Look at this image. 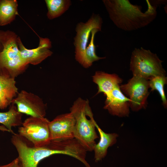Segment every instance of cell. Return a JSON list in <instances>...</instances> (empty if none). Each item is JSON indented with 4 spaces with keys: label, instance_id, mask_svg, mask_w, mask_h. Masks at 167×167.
<instances>
[{
    "label": "cell",
    "instance_id": "1",
    "mask_svg": "<svg viewBox=\"0 0 167 167\" xmlns=\"http://www.w3.org/2000/svg\"><path fill=\"white\" fill-rule=\"evenodd\" d=\"M11 140L18 152V158L21 167H37L41 160L55 154H65L75 158L79 152L77 143L74 139L51 140L47 144L37 147L15 133Z\"/></svg>",
    "mask_w": 167,
    "mask_h": 167
},
{
    "label": "cell",
    "instance_id": "2",
    "mask_svg": "<svg viewBox=\"0 0 167 167\" xmlns=\"http://www.w3.org/2000/svg\"><path fill=\"white\" fill-rule=\"evenodd\" d=\"M148 9L143 12L141 6L128 0H103L102 2L113 24L119 29L131 31L143 28L156 18V7L147 0Z\"/></svg>",
    "mask_w": 167,
    "mask_h": 167
},
{
    "label": "cell",
    "instance_id": "3",
    "mask_svg": "<svg viewBox=\"0 0 167 167\" xmlns=\"http://www.w3.org/2000/svg\"><path fill=\"white\" fill-rule=\"evenodd\" d=\"M19 38L13 31L0 30V75L15 79L28 67L20 55Z\"/></svg>",
    "mask_w": 167,
    "mask_h": 167
},
{
    "label": "cell",
    "instance_id": "4",
    "mask_svg": "<svg viewBox=\"0 0 167 167\" xmlns=\"http://www.w3.org/2000/svg\"><path fill=\"white\" fill-rule=\"evenodd\" d=\"M75 121L74 138L87 151H93L98 138L93 115L88 100L79 98L70 109Z\"/></svg>",
    "mask_w": 167,
    "mask_h": 167
},
{
    "label": "cell",
    "instance_id": "5",
    "mask_svg": "<svg viewBox=\"0 0 167 167\" xmlns=\"http://www.w3.org/2000/svg\"><path fill=\"white\" fill-rule=\"evenodd\" d=\"M162 62L156 54L150 50L142 47L135 48L131 54L130 69L133 76L149 80L157 76L166 75Z\"/></svg>",
    "mask_w": 167,
    "mask_h": 167
},
{
    "label": "cell",
    "instance_id": "6",
    "mask_svg": "<svg viewBox=\"0 0 167 167\" xmlns=\"http://www.w3.org/2000/svg\"><path fill=\"white\" fill-rule=\"evenodd\" d=\"M49 122L45 117L30 116L26 119L19 128L18 134L36 147L43 146L51 140Z\"/></svg>",
    "mask_w": 167,
    "mask_h": 167
},
{
    "label": "cell",
    "instance_id": "7",
    "mask_svg": "<svg viewBox=\"0 0 167 167\" xmlns=\"http://www.w3.org/2000/svg\"><path fill=\"white\" fill-rule=\"evenodd\" d=\"M120 89L130 100V108L135 111L145 108L149 92L148 80L133 76L128 83L120 86Z\"/></svg>",
    "mask_w": 167,
    "mask_h": 167
},
{
    "label": "cell",
    "instance_id": "8",
    "mask_svg": "<svg viewBox=\"0 0 167 167\" xmlns=\"http://www.w3.org/2000/svg\"><path fill=\"white\" fill-rule=\"evenodd\" d=\"M102 23V19L99 14H93L86 22H80L76 25V35L74 42L75 57L76 60L82 66L84 61L85 51L91 31L95 28L101 31Z\"/></svg>",
    "mask_w": 167,
    "mask_h": 167
},
{
    "label": "cell",
    "instance_id": "9",
    "mask_svg": "<svg viewBox=\"0 0 167 167\" xmlns=\"http://www.w3.org/2000/svg\"><path fill=\"white\" fill-rule=\"evenodd\" d=\"M16 105L18 111L22 113L35 117H45L46 104L38 95L22 90L18 92L12 103Z\"/></svg>",
    "mask_w": 167,
    "mask_h": 167
},
{
    "label": "cell",
    "instance_id": "10",
    "mask_svg": "<svg viewBox=\"0 0 167 167\" xmlns=\"http://www.w3.org/2000/svg\"><path fill=\"white\" fill-rule=\"evenodd\" d=\"M75 118L71 113L57 116L50 121L49 127L51 140H61L74 138Z\"/></svg>",
    "mask_w": 167,
    "mask_h": 167
},
{
    "label": "cell",
    "instance_id": "11",
    "mask_svg": "<svg viewBox=\"0 0 167 167\" xmlns=\"http://www.w3.org/2000/svg\"><path fill=\"white\" fill-rule=\"evenodd\" d=\"M51 47V42L47 38L39 37L38 46L31 49L25 47L19 37L18 40V47L20 56L28 64H38L51 56L53 53L50 50Z\"/></svg>",
    "mask_w": 167,
    "mask_h": 167
},
{
    "label": "cell",
    "instance_id": "12",
    "mask_svg": "<svg viewBox=\"0 0 167 167\" xmlns=\"http://www.w3.org/2000/svg\"><path fill=\"white\" fill-rule=\"evenodd\" d=\"M104 108L111 115L120 117L128 116L130 100L121 91L120 86L106 95Z\"/></svg>",
    "mask_w": 167,
    "mask_h": 167
},
{
    "label": "cell",
    "instance_id": "13",
    "mask_svg": "<svg viewBox=\"0 0 167 167\" xmlns=\"http://www.w3.org/2000/svg\"><path fill=\"white\" fill-rule=\"evenodd\" d=\"M92 81L98 86L97 94L103 93L106 96L122 82L115 74H109L101 71H96L92 76Z\"/></svg>",
    "mask_w": 167,
    "mask_h": 167
},
{
    "label": "cell",
    "instance_id": "14",
    "mask_svg": "<svg viewBox=\"0 0 167 167\" xmlns=\"http://www.w3.org/2000/svg\"><path fill=\"white\" fill-rule=\"evenodd\" d=\"M18 93L15 79L0 75V109L11 105Z\"/></svg>",
    "mask_w": 167,
    "mask_h": 167
},
{
    "label": "cell",
    "instance_id": "15",
    "mask_svg": "<svg viewBox=\"0 0 167 167\" xmlns=\"http://www.w3.org/2000/svg\"><path fill=\"white\" fill-rule=\"evenodd\" d=\"M96 127L100 135V139L99 142L95 145L93 151L94 152V159L96 162L100 161L106 156L107 149L117 142L118 136L116 133H107L104 132L96 122Z\"/></svg>",
    "mask_w": 167,
    "mask_h": 167
},
{
    "label": "cell",
    "instance_id": "16",
    "mask_svg": "<svg viewBox=\"0 0 167 167\" xmlns=\"http://www.w3.org/2000/svg\"><path fill=\"white\" fill-rule=\"evenodd\" d=\"M16 0H0V26L12 22L18 14Z\"/></svg>",
    "mask_w": 167,
    "mask_h": 167
},
{
    "label": "cell",
    "instance_id": "17",
    "mask_svg": "<svg viewBox=\"0 0 167 167\" xmlns=\"http://www.w3.org/2000/svg\"><path fill=\"white\" fill-rule=\"evenodd\" d=\"M22 113L19 112L15 105L13 103L9 110L6 112H0V123L2 124L10 132L13 134L15 133L12 129L13 127L21 126Z\"/></svg>",
    "mask_w": 167,
    "mask_h": 167
},
{
    "label": "cell",
    "instance_id": "18",
    "mask_svg": "<svg viewBox=\"0 0 167 167\" xmlns=\"http://www.w3.org/2000/svg\"><path fill=\"white\" fill-rule=\"evenodd\" d=\"M45 2L48 9L47 16L51 20L61 15L71 4L70 0H45Z\"/></svg>",
    "mask_w": 167,
    "mask_h": 167
},
{
    "label": "cell",
    "instance_id": "19",
    "mask_svg": "<svg viewBox=\"0 0 167 167\" xmlns=\"http://www.w3.org/2000/svg\"><path fill=\"white\" fill-rule=\"evenodd\" d=\"M101 31L97 29H94L91 32V39L85 51V60L82 66L87 68L90 67L93 63L99 60L105 58V57H101L97 56L96 53V46L94 44L95 36L96 32Z\"/></svg>",
    "mask_w": 167,
    "mask_h": 167
},
{
    "label": "cell",
    "instance_id": "20",
    "mask_svg": "<svg viewBox=\"0 0 167 167\" xmlns=\"http://www.w3.org/2000/svg\"><path fill=\"white\" fill-rule=\"evenodd\" d=\"M149 88L151 91H157L159 94L164 106L166 108L167 100L164 90L165 85L167 84L166 75H159L153 77L148 80Z\"/></svg>",
    "mask_w": 167,
    "mask_h": 167
},
{
    "label": "cell",
    "instance_id": "21",
    "mask_svg": "<svg viewBox=\"0 0 167 167\" xmlns=\"http://www.w3.org/2000/svg\"><path fill=\"white\" fill-rule=\"evenodd\" d=\"M0 167H21L18 157L12 161L10 163L4 165H0Z\"/></svg>",
    "mask_w": 167,
    "mask_h": 167
},
{
    "label": "cell",
    "instance_id": "22",
    "mask_svg": "<svg viewBox=\"0 0 167 167\" xmlns=\"http://www.w3.org/2000/svg\"><path fill=\"white\" fill-rule=\"evenodd\" d=\"M0 130L3 131H7L10 132L4 126H0Z\"/></svg>",
    "mask_w": 167,
    "mask_h": 167
}]
</instances>
